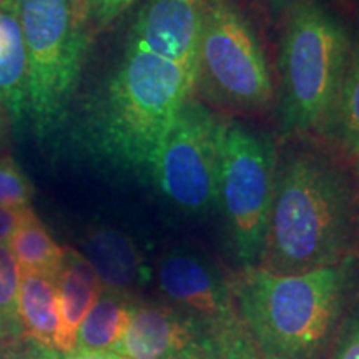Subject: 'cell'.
I'll return each instance as SVG.
<instances>
[{
	"instance_id": "cell-1",
	"label": "cell",
	"mask_w": 359,
	"mask_h": 359,
	"mask_svg": "<svg viewBox=\"0 0 359 359\" xmlns=\"http://www.w3.org/2000/svg\"><path fill=\"white\" fill-rule=\"evenodd\" d=\"M208 0H143L118 67L98 95L90 138L125 168L148 170L178 111L198 87Z\"/></svg>"
},
{
	"instance_id": "cell-2",
	"label": "cell",
	"mask_w": 359,
	"mask_h": 359,
	"mask_svg": "<svg viewBox=\"0 0 359 359\" xmlns=\"http://www.w3.org/2000/svg\"><path fill=\"white\" fill-rule=\"evenodd\" d=\"M358 258L278 275L262 266L228 275L235 308L255 349L264 359H330L356 294Z\"/></svg>"
},
{
	"instance_id": "cell-3",
	"label": "cell",
	"mask_w": 359,
	"mask_h": 359,
	"mask_svg": "<svg viewBox=\"0 0 359 359\" xmlns=\"http://www.w3.org/2000/svg\"><path fill=\"white\" fill-rule=\"evenodd\" d=\"M358 248L359 201L346 173L314 151L278 163L258 266L296 275L358 258Z\"/></svg>"
},
{
	"instance_id": "cell-4",
	"label": "cell",
	"mask_w": 359,
	"mask_h": 359,
	"mask_svg": "<svg viewBox=\"0 0 359 359\" xmlns=\"http://www.w3.org/2000/svg\"><path fill=\"white\" fill-rule=\"evenodd\" d=\"M349 62L344 29L314 2L288 15L280 48V122L290 133L326 128Z\"/></svg>"
},
{
	"instance_id": "cell-5",
	"label": "cell",
	"mask_w": 359,
	"mask_h": 359,
	"mask_svg": "<svg viewBox=\"0 0 359 359\" xmlns=\"http://www.w3.org/2000/svg\"><path fill=\"white\" fill-rule=\"evenodd\" d=\"M19 15L29 65L27 118L47 137L64 122L92 32L82 0H19Z\"/></svg>"
},
{
	"instance_id": "cell-6",
	"label": "cell",
	"mask_w": 359,
	"mask_h": 359,
	"mask_svg": "<svg viewBox=\"0 0 359 359\" xmlns=\"http://www.w3.org/2000/svg\"><path fill=\"white\" fill-rule=\"evenodd\" d=\"M273 140L241 122H223L218 205L238 268L258 266L276 180Z\"/></svg>"
},
{
	"instance_id": "cell-7",
	"label": "cell",
	"mask_w": 359,
	"mask_h": 359,
	"mask_svg": "<svg viewBox=\"0 0 359 359\" xmlns=\"http://www.w3.org/2000/svg\"><path fill=\"white\" fill-rule=\"evenodd\" d=\"M198 87L215 103L238 111L262 110L273 82L253 25L235 0H208L200 35Z\"/></svg>"
},
{
	"instance_id": "cell-8",
	"label": "cell",
	"mask_w": 359,
	"mask_h": 359,
	"mask_svg": "<svg viewBox=\"0 0 359 359\" xmlns=\"http://www.w3.org/2000/svg\"><path fill=\"white\" fill-rule=\"evenodd\" d=\"M222 132V120L191 98L165 135L148 173L178 212L206 215L217 208Z\"/></svg>"
},
{
	"instance_id": "cell-9",
	"label": "cell",
	"mask_w": 359,
	"mask_h": 359,
	"mask_svg": "<svg viewBox=\"0 0 359 359\" xmlns=\"http://www.w3.org/2000/svg\"><path fill=\"white\" fill-rule=\"evenodd\" d=\"M160 302L170 304L228 348L250 343L233 299L228 275L203 251L175 246L156 264Z\"/></svg>"
},
{
	"instance_id": "cell-10",
	"label": "cell",
	"mask_w": 359,
	"mask_h": 359,
	"mask_svg": "<svg viewBox=\"0 0 359 359\" xmlns=\"http://www.w3.org/2000/svg\"><path fill=\"white\" fill-rule=\"evenodd\" d=\"M253 346L228 348L200 323L170 304L135 298L125 331L111 353L123 359H235Z\"/></svg>"
},
{
	"instance_id": "cell-11",
	"label": "cell",
	"mask_w": 359,
	"mask_h": 359,
	"mask_svg": "<svg viewBox=\"0 0 359 359\" xmlns=\"http://www.w3.org/2000/svg\"><path fill=\"white\" fill-rule=\"evenodd\" d=\"M82 255L95 269L103 290L137 298L145 281V263L135 241L111 226H97L85 236Z\"/></svg>"
},
{
	"instance_id": "cell-12",
	"label": "cell",
	"mask_w": 359,
	"mask_h": 359,
	"mask_svg": "<svg viewBox=\"0 0 359 359\" xmlns=\"http://www.w3.org/2000/svg\"><path fill=\"white\" fill-rule=\"evenodd\" d=\"M29 65L22 34L19 0L0 2V109L12 123L27 116Z\"/></svg>"
},
{
	"instance_id": "cell-13",
	"label": "cell",
	"mask_w": 359,
	"mask_h": 359,
	"mask_svg": "<svg viewBox=\"0 0 359 359\" xmlns=\"http://www.w3.org/2000/svg\"><path fill=\"white\" fill-rule=\"evenodd\" d=\"M95 269L79 251L65 248V258L57 275L58 304L62 318V351L75 348L79 326L102 294Z\"/></svg>"
},
{
	"instance_id": "cell-14",
	"label": "cell",
	"mask_w": 359,
	"mask_h": 359,
	"mask_svg": "<svg viewBox=\"0 0 359 359\" xmlns=\"http://www.w3.org/2000/svg\"><path fill=\"white\" fill-rule=\"evenodd\" d=\"M19 308L24 336L48 348H62V318L55 276L22 271Z\"/></svg>"
},
{
	"instance_id": "cell-15",
	"label": "cell",
	"mask_w": 359,
	"mask_h": 359,
	"mask_svg": "<svg viewBox=\"0 0 359 359\" xmlns=\"http://www.w3.org/2000/svg\"><path fill=\"white\" fill-rule=\"evenodd\" d=\"M135 298L102 290V294L79 326L75 348L79 351L111 353L122 338Z\"/></svg>"
},
{
	"instance_id": "cell-16",
	"label": "cell",
	"mask_w": 359,
	"mask_h": 359,
	"mask_svg": "<svg viewBox=\"0 0 359 359\" xmlns=\"http://www.w3.org/2000/svg\"><path fill=\"white\" fill-rule=\"evenodd\" d=\"M8 248L19 262L22 271L45 273L55 278L65 258V248L53 240L32 206L27 210L8 241Z\"/></svg>"
},
{
	"instance_id": "cell-17",
	"label": "cell",
	"mask_w": 359,
	"mask_h": 359,
	"mask_svg": "<svg viewBox=\"0 0 359 359\" xmlns=\"http://www.w3.org/2000/svg\"><path fill=\"white\" fill-rule=\"evenodd\" d=\"M325 130L348 155L359 158V48L348 62L338 100Z\"/></svg>"
},
{
	"instance_id": "cell-18",
	"label": "cell",
	"mask_w": 359,
	"mask_h": 359,
	"mask_svg": "<svg viewBox=\"0 0 359 359\" xmlns=\"http://www.w3.org/2000/svg\"><path fill=\"white\" fill-rule=\"evenodd\" d=\"M20 264L8 245H0V344L24 336L20 320Z\"/></svg>"
},
{
	"instance_id": "cell-19",
	"label": "cell",
	"mask_w": 359,
	"mask_h": 359,
	"mask_svg": "<svg viewBox=\"0 0 359 359\" xmlns=\"http://www.w3.org/2000/svg\"><path fill=\"white\" fill-rule=\"evenodd\" d=\"M0 359H123L114 353H92V351H62L48 348L37 341L22 336L19 339L0 344Z\"/></svg>"
},
{
	"instance_id": "cell-20",
	"label": "cell",
	"mask_w": 359,
	"mask_h": 359,
	"mask_svg": "<svg viewBox=\"0 0 359 359\" xmlns=\"http://www.w3.org/2000/svg\"><path fill=\"white\" fill-rule=\"evenodd\" d=\"M34 187L27 175L8 154L0 155V206L30 208Z\"/></svg>"
},
{
	"instance_id": "cell-21",
	"label": "cell",
	"mask_w": 359,
	"mask_h": 359,
	"mask_svg": "<svg viewBox=\"0 0 359 359\" xmlns=\"http://www.w3.org/2000/svg\"><path fill=\"white\" fill-rule=\"evenodd\" d=\"M330 359H359V290L344 314Z\"/></svg>"
},
{
	"instance_id": "cell-22",
	"label": "cell",
	"mask_w": 359,
	"mask_h": 359,
	"mask_svg": "<svg viewBox=\"0 0 359 359\" xmlns=\"http://www.w3.org/2000/svg\"><path fill=\"white\" fill-rule=\"evenodd\" d=\"M137 2L138 0H82L90 32L107 29Z\"/></svg>"
},
{
	"instance_id": "cell-23",
	"label": "cell",
	"mask_w": 359,
	"mask_h": 359,
	"mask_svg": "<svg viewBox=\"0 0 359 359\" xmlns=\"http://www.w3.org/2000/svg\"><path fill=\"white\" fill-rule=\"evenodd\" d=\"M27 210L29 208L17 210L0 206V245H8V241H11L13 233L19 228Z\"/></svg>"
},
{
	"instance_id": "cell-24",
	"label": "cell",
	"mask_w": 359,
	"mask_h": 359,
	"mask_svg": "<svg viewBox=\"0 0 359 359\" xmlns=\"http://www.w3.org/2000/svg\"><path fill=\"white\" fill-rule=\"evenodd\" d=\"M268 8H271L276 13H290L294 12L296 8L303 7L304 4L311 2V0H263Z\"/></svg>"
},
{
	"instance_id": "cell-25",
	"label": "cell",
	"mask_w": 359,
	"mask_h": 359,
	"mask_svg": "<svg viewBox=\"0 0 359 359\" xmlns=\"http://www.w3.org/2000/svg\"><path fill=\"white\" fill-rule=\"evenodd\" d=\"M11 118L8 115L0 109V155L6 154L7 148V137H8V125H11Z\"/></svg>"
},
{
	"instance_id": "cell-26",
	"label": "cell",
	"mask_w": 359,
	"mask_h": 359,
	"mask_svg": "<svg viewBox=\"0 0 359 359\" xmlns=\"http://www.w3.org/2000/svg\"><path fill=\"white\" fill-rule=\"evenodd\" d=\"M238 359H264V358L257 351V349H253V351L246 353V354H243V356L238 358Z\"/></svg>"
},
{
	"instance_id": "cell-27",
	"label": "cell",
	"mask_w": 359,
	"mask_h": 359,
	"mask_svg": "<svg viewBox=\"0 0 359 359\" xmlns=\"http://www.w3.org/2000/svg\"><path fill=\"white\" fill-rule=\"evenodd\" d=\"M358 182H359V158H358Z\"/></svg>"
},
{
	"instance_id": "cell-28",
	"label": "cell",
	"mask_w": 359,
	"mask_h": 359,
	"mask_svg": "<svg viewBox=\"0 0 359 359\" xmlns=\"http://www.w3.org/2000/svg\"><path fill=\"white\" fill-rule=\"evenodd\" d=\"M0 2H2V0H0Z\"/></svg>"
}]
</instances>
